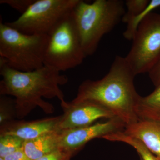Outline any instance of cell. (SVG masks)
Here are the masks:
<instances>
[{
	"instance_id": "44dd1931",
	"label": "cell",
	"mask_w": 160,
	"mask_h": 160,
	"mask_svg": "<svg viewBox=\"0 0 160 160\" xmlns=\"http://www.w3.org/2000/svg\"><path fill=\"white\" fill-rule=\"evenodd\" d=\"M148 73L151 82L156 87L160 83V60Z\"/></svg>"
},
{
	"instance_id": "5b68a950",
	"label": "cell",
	"mask_w": 160,
	"mask_h": 160,
	"mask_svg": "<svg viewBox=\"0 0 160 160\" xmlns=\"http://www.w3.org/2000/svg\"><path fill=\"white\" fill-rule=\"evenodd\" d=\"M72 12L47 34L44 65L53 67L60 72L66 71L81 65L86 57Z\"/></svg>"
},
{
	"instance_id": "ba28073f",
	"label": "cell",
	"mask_w": 160,
	"mask_h": 160,
	"mask_svg": "<svg viewBox=\"0 0 160 160\" xmlns=\"http://www.w3.org/2000/svg\"><path fill=\"white\" fill-rule=\"evenodd\" d=\"M126 126L122 121L114 118L104 122L59 131V148L74 155L91 140L124 131Z\"/></svg>"
},
{
	"instance_id": "6da1fadb",
	"label": "cell",
	"mask_w": 160,
	"mask_h": 160,
	"mask_svg": "<svg viewBox=\"0 0 160 160\" xmlns=\"http://www.w3.org/2000/svg\"><path fill=\"white\" fill-rule=\"evenodd\" d=\"M60 72L46 65L33 71H19L9 67L6 59L0 57V74L3 78L0 82V94L15 98L18 118L25 117L38 106L47 114H51L54 111V107L43 98H56L61 103L66 102L59 86L66 84L68 79Z\"/></svg>"
},
{
	"instance_id": "d6986e66",
	"label": "cell",
	"mask_w": 160,
	"mask_h": 160,
	"mask_svg": "<svg viewBox=\"0 0 160 160\" xmlns=\"http://www.w3.org/2000/svg\"><path fill=\"white\" fill-rule=\"evenodd\" d=\"M35 1V0H1L0 3L9 5L22 14Z\"/></svg>"
},
{
	"instance_id": "7a4b0ae2",
	"label": "cell",
	"mask_w": 160,
	"mask_h": 160,
	"mask_svg": "<svg viewBox=\"0 0 160 160\" xmlns=\"http://www.w3.org/2000/svg\"><path fill=\"white\" fill-rule=\"evenodd\" d=\"M135 75L125 57L116 56L109 72L101 79L84 81L73 102L89 101L111 112L126 126L139 121L135 107L139 95L135 88Z\"/></svg>"
},
{
	"instance_id": "603a6c76",
	"label": "cell",
	"mask_w": 160,
	"mask_h": 160,
	"mask_svg": "<svg viewBox=\"0 0 160 160\" xmlns=\"http://www.w3.org/2000/svg\"><path fill=\"white\" fill-rule=\"evenodd\" d=\"M0 160H5L4 158H0Z\"/></svg>"
},
{
	"instance_id": "9a60e30c",
	"label": "cell",
	"mask_w": 160,
	"mask_h": 160,
	"mask_svg": "<svg viewBox=\"0 0 160 160\" xmlns=\"http://www.w3.org/2000/svg\"><path fill=\"white\" fill-rule=\"evenodd\" d=\"M160 7V0H152L149 1V4L146 6L142 12L131 20L129 23L127 24L126 29L123 32L124 38L128 40L132 41L134 37L135 33L139 24L141 22L142 20L149 13L152 12L155 9Z\"/></svg>"
},
{
	"instance_id": "e0dca14e",
	"label": "cell",
	"mask_w": 160,
	"mask_h": 160,
	"mask_svg": "<svg viewBox=\"0 0 160 160\" xmlns=\"http://www.w3.org/2000/svg\"><path fill=\"white\" fill-rule=\"evenodd\" d=\"M149 0H127L125 2L127 11L123 16L122 21L128 24L132 20L139 15L148 6Z\"/></svg>"
},
{
	"instance_id": "277c9868",
	"label": "cell",
	"mask_w": 160,
	"mask_h": 160,
	"mask_svg": "<svg viewBox=\"0 0 160 160\" xmlns=\"http://www.w3.org/2000/svg\"><path fill=\"white\" fill-rule=\"evenodd\" d=\"M47 41V34H25L0 24V57L12 69L29 72L44 66Z\"/></svg>"
},
{
	"instance_id": "3957f363",
	"label": "cell",
	"mask_w": 160,
	"mask_h": 160,
	"mask_svg": "<svg viewBox=\"0 0 160 160\" xmlns=\"http://www.w3.org/2000/svg\"><path fill=\"white\" fill-rule=\"evenodd\" d=\"M125 6L121 0H79L72 14L86 57L94 54L103 36L122 21Z\"/></svg>"
},
{
	"instance_id": "ac0fdd59",
	"label": "cell",
	"mask_w": 160,
	"mask_h": 160,
	"mask_svg": "<svg viewBox=\"0 0 160 160\" xmlns=\"http://www.w3.org/2000/svg\"><path fill=\"white\" fill-rule=\"evenodd\" d=\"M3 96V95H2ZM16 117L15 99L6 96L0 99V124L1 126L13 121Z\"/></svg>"
},
{
	"instance_id": "5bb4252c",
	"label": "cell",
	"mask_w": 160,
	"mask_h": 160,
	"mask_svg": "<svg viewBox=\"0 0 160 160\" xmlns=\"http://www.w3.org/2000/svg\"><path fill=\"white\" fill-rule=\"evenodd\" d=\"M102 138L112 142H122L131 146L139 155L140 160H160L142 142L125 134L123 131L107 135L103 137Z\"/></svg>"
},
{
	"instance_id": "30bf717a",
	"label": "cell",
	"mask_w": 160,
	"mask_h": 160,
	"mask_svg": "<svg viewBox=\"0 0 160 160\" xmlns=\"http://www.w3.org/2000/svg\"><path fill=\"white\" fill-rule=\"evenodd\" d=\"M61 116L40 120L12 121L1 126L0 135H12L24 141L36 138L48 132L58 131Z\"/></svg>"
},
{
	"instance_id": "4fadbf2b",
	"label": "cell",
	"mask_w": 160,
	"mask_h": 160,
	"mask_svg": "<svg viewBox=\"0 0 160 160\" xmlns=\"http://www.w3.org/2000/svg\"><path fill=\"white\" fill-rule=\"evenodd\" d=\"M135 112L139 120L160 123V83L150 94L140 97Z\"/></svg>"
},
{
	"instance_id": "8992f818",
	"label": "cell",
	"mask_w": 160,
	"mask_h": 160,
	"mask_svg": "<svg viewBox=\"0 0 160 160\" xmlns=\"http://www.w3.org/2000/svg\"><path fill=\"white\" fill-rule=\"evenodd\" d=\"M125 58L136 76L149 73L160 60V13L152 12L139 24Z\"/></svg>"
},
{
	"instance_id": "8fae6325",
	"label": "cell",
	"mask_w": 160,
	"mask_h": 160,
	"mask_svg": "<svg viewBox=\"0 0 160 160\" xmlns=\"http://www.w3.org/2000/svg\"><path fill=\"white\" fill-rule=\"evenodd\" d=\"M123 132L142 142L160 160V123L140 120L126 126Z\"/></svg>"
},
{
	"instance_id": "52a82bcc",
	"label": "cell",
	"mask_w": 160,
	"mask_h": 160,
	"mask_svg": "<svg viewBox=\"0 0 160 160\" xmlns=\"http://www.w3.org/2000/svg\"><path fill=\"white\" fill-rule=\"evenodd\" d=\"M79 0H35L18 18L6 23L25 34H48Z\"/></svg>"
},
{
	"instance_id": "ffe728a7",
	"label": "cell",
	"mask_w": 160,
	"mask_h": 160,
	"mask_svg": "<svg viewBox=\"0 0 160 160\" xmlns=\"http://www.w3.org/2000/svg\"><path fill=\"white\" fill-rule=\"evenodd\" d=\"M73 154L62 149H58L36 160H70Z\"/></svg>"
},
{
	"instance_id": "7c38bea8",
	"label": "cell",
	"mask_w": 160,
	"mask_h": 160,
	"mask_svg": "<svg viewBox=\"0 0 160 160\" xmlns=\"http://www.w3.org/2000/svg\"><path fill=\"white\" fill-rule=\"evenodd\" d=\"M59 131L52 132L25 141L22 149L27 157L36 160L60 149Z\"/></svg>"
},
{
	"instance_id": "7402d4cb",
	"label": "cell",
	"mask_w": 160,
	"mask_h": 160,
	"mask_svg": "<svg viewBox=\"0 0 160 160\" xmlns=\"http://www.w3.org/2000/svg\"><path fill=\"white\" fill-rule=\"evenodd\" d=\"M4 158L5 160H31L27 157L22 149L8 155Z\"/></svg>"
},
{
	"instance_id": "2e32d148",
	"label": "cell",
	"mask_w": 160,
	"mask_h": 160,
	"mask_svg": "<svg viewBox=\"0 0 160 160\" xmlns=\"http://www.w3.org/2000/svg\"><path fill=\"white\" fill-rule=\"evenodd\" d=\"M25 141L12 135H0V158H4L22 149Z\"/></svg>"
},
{
	"instance_id": "9c48e42d",
	"label": "cell",
	"mask_w": 160,
	"mask_h": 160,
	"mask_svg": "<svg viewBox=\"0 0 160 160\" xmlns=\"http://www.w3.org/2000/svg\"><path fill=\"white\" fill-rule=\"evenodd\" d=\"M61 104L64 113L59 122L58 131L89 126L99 119L116 118L109 109L91 101H72Z\"/></svg>"
}]
</instances>
